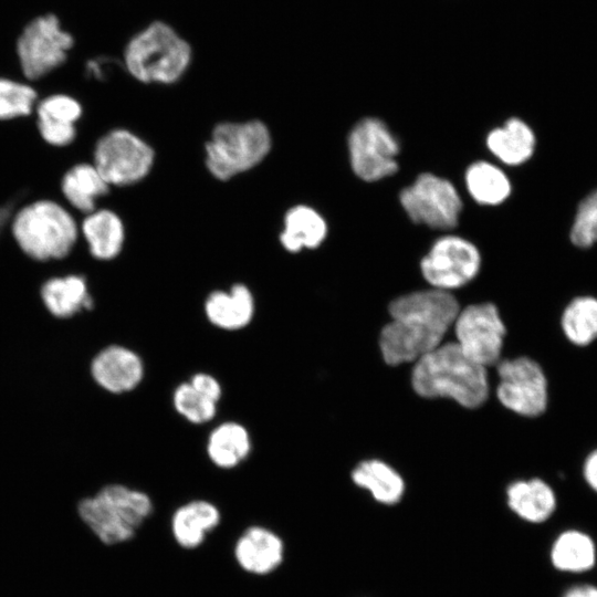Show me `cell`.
I'll use <instances>...</instances> for the list:
<instances>
[{
    "label": "cell",
    "instance_id": "cell-1",
    "mask_svg": "<svg viewBox=\"0 0 597 597\" xmlns=\"http://www.w3.org/2000/svg\"><path fill=\"white\" fill-rule=\"evenodd\" d=\"M459 311L450 292L433 287L397 297L389 304L391 321L380 332L384 360L395 366L432 352L442 344Z\"/></svg>",
    "mask_w": 597,
    "mask_h": 597
},
{
    "label": "cell",
    "instance_id": "cell-2",
    "mask_svg": "<svg viewBox=\"0 0 597 597\" xmlns=\"http://www.w3.org/2000/svg\"><path fill=\"white\" fill-rule=\"evenodd\" d=\"M78 219L62 201L38 198L14 211L9 234L28 259L39 263L59 262L80 242Z\"/></svg>",
    "mask_w": 597,
    "mask_h": 597
},
{
    "label": "cell",
    "instance_id": "cell-3",
    "mask_svg": "<svg viewBox=\"0 0 597 597\" xmlns=\"http://www.w3.org/2000/svg\"><path fill=\"white\" fill-rule=\"evenodd\" d=\"M411 385L421 397H447L465 408L480 407L489 396L486 368L470 359L457 343L441 344L416 360Z\"/></svg>",
    "mask_w": 597,
    "mask_h": 597
},
{
    "label": "cell",
    "instance_id": "cell-4",
    "mask_svg": "<svg viewBox=\"0 0 597 597\" xmlns=\"http://www.w3.org/2000/svg\"><path fill=\"white\" fill-rule=\"evenodd\" d=\"M191 61L190 43L160 20L135 32L122 51L124 70L144 84H175L186 74Z\"/></svg>",
    "mask_w": 597,
    "mask_h": 597
},
{
    "label": "cell",
    "instance_id": "cell-5",
    "mask_svg": "<svg viewBox=\"0 0 597 597\" xmlns=\"http://www.w3.org/2000/svg\"><path fill=\"white\" fill-rule=\"evenodd\" d=\"M151 510L146 493L119 482L104 484L76 505L80 520L105 546L132 540Z\"/></svg>",
    "mask_w": 597,
    "mask_h": 597
},
{
    "label": "cell",
    "instance_id": "cell-6",
    "mask_svg": "<svg viewBox=\"0 0 597 597\" xmlns=\"http://www.w3.org/2000/svg\"><path fill=\"white\" fill-rule=\"evenodd\" d=\"M271 148L272 135L264 122H221L205 144V165L213 178L227 181L261 164Z\"/></svg>",
    "mask_w": 597,
    "mask_h": 597
},
{
    "label": "cell",
    "instance_id": "cell-7",
    "mask_svg": "<svg viewBox=\"0 0 597 597\" xmlns=\"http://www.w3.org/2000/svg\"><path fill=\"white\" fill-rule=\"evenodd\" d=\"M75 45L59 17L44 13L31 19L15 40V55L21 77L36 84L61 69Z\"/></svg>",
    "mask_w": 597,
    "mask_h": 597
},
{
    "label": "cell",
    "instance_id": "cell-8",
    "mask_svg": "<svg viewBox=\"0 0 597 597\" xmlns=\"http://www.w3.org/2000/svg\"><path fill=\"white\" fill-rule=\"evenodd\" d=\"M154 148L125 127H112L95 140L91 161L111 188H125L144 180L155 164Z\"/></svg>",
    "mask_w": 597,
    "mask_h": 597
},
{
    "label": "cell",
    "instance_id": "cell-9",
    "mask_svg": "<svg viewBox=\"0 0 597 597\" xmlns=\"http://www.w3.org/2000/svg\"><path fill=\"white\" fill-rule=\"evenodd\" d=\"M399 200L415 223L438 230L454 228L462 209L455 187L430 172L419 175L412 185L404 188Z\"/></svg>",
    "mask_w": 597,
    "mask_h": 597
},
{
    "label": "cell",
    "instance_id": "cell-10",
    "mask_svg": "<svg viewBox=\"0 0 597 597\" xmlns=\"http://www.w3.org/2000/svg\"><path fill=\"white\" fill-rule=\"evenodd\" d=\"M496 395L509 410L524 417L542 415L548 404V381L541 365L525 356L496 364Z\"/></svg>",
    "mask_w": 597,
    "mask_h": 597
},
{
    "label": "cell",
    "instance_id": "cell-11",
    "mask_svg": "<svg viewBox=\"0 0 597 597\" xmlns=\"http://www.w3.org/2000/svg\"><path fill=\"white\" fill-rule=\"evenodd\" d=\"M348 150L354 172L365 181L383 179L398 169V142L378 118H363L353 127Z\"/></svg>",
    "mask_w": 597,
    "mask_h": 597
},
{
    "label": "cell",
    "instance_id": "cell-12",
    "mask_svg": "<svg viewBox=\"0 0 597 597\" xmlns=\"http://www.w3.org/2000/svg\"><path fill=\"white\" fill-rule=\"evenodd\" d=\"M453 325L455 343L470 359L485 368L500 362L506 329L494 304L467 306Z\"/></svg>",
    "mask_w": 597,
    "mask_h": 597
},
{
    "label": "cell",
    "instance_id": "cell-13",
    "mask_svg": "<svg viewBox=\"0 0 597 597\" xmlns=\"http://www.w3.org/2000/svg\"><path fill=\"white\" fill-rule=\"evenodd\" d=\"M480 265L481 255L472 242L458 235H444L433 242L420 262V270L433 289L449 292L470 282Z\"/></svg>",
    "mask_w": 597,
    "mask_h": 597
},
{
    "label": "cell",
    "instance_id": "cell-14",
    "mask_svg": "<svg viewBox=\"0 0 597 597\" xmlns=\"http://www.w3.org/2000/svg\"><path fill=\"white\" fill-rule=\"evenodd\" d=\"M88 373L102 391L121 396L134 391L142 384L145 364L133 348L121 343H109L92 357Z\"/></svg>",
    "mask_w": 597,
    "mask_h": 597
},
{
    "label": "cell",
    "instance_id": "cell-15",
    "mask_svg": "<svg viewBox=\"0 0 597 597\" xmlns=\"http://www.w3.org/2000/svg\"><path fill=\"white\" fill-rule=\"evenodd\" d=\"M83 115L84 107L75 96L55 92L39 98L33 119L40 138L46 145L66 148L76 142Z\"/></svg>",
    "mask_w": 597,
    "mask_h": 597
},
{
    "label": "cell",
    "instance_id": "cell-16",
    "mask_svg": "<svg viewBox=\"0 0 597 597\" xmlns=\"http://www.w3.org/2000/svg\"><path fill=\"white\" fill-rule=\"evenodd\" d=\"M78 224L81 241L94 261L107 263L122 254L126 241V227L117 211L100 206L80 217Z\"/></svg>",
    "mask_w": 597,
    "mask_h": 597
},
{
    "label": "cell",
    "instance_id": "cell-17",
    "mask_svg": "<svg viewBox=\"0 0 597 597\" xmlns=\"http://www.w3.org/2000/svg\"><path fill=\"white\" fill-rule=\"evenodd\" d=\"M40 298L46 312L56 320H70L95 307L87 277L75 272L48 277L41 284Z\"/></svg>",
    "mask_w": 597,
    "mask_h": 597
},
{
    "label": "cell",
    "instance_id": "cell-18",
    "mask_svg": "<svg viewBox=\"0 0 597 597\" xmlns=\"http://www.w3.org/2000/svg\"><path fill=\"white\" fill-rule=\"evenodd\" d=\"M111 190L91 160L72 165L60 180L61 201L78 218L100 207Z\"/></svg>",
    "mask_w": 597,
    "mask_h": 597
},
{
    "label": "cell",
    "instance_id": "cell-19",
    "mask_svg": "<svg viewBox=\"0 0 597 597\" xmlns=\"http://www.w3.org/2000/svg\"><path fill=\"white\" fill-rule=\"evenodd\" d=\"M208 322L214 327L235 332L245 328L255 314V300L250 287L234 283L228 291L214 290L203 303Z\"/></svg>",
    "mask_w": 597,
    "mask_h": 597
},
{
    "label": "cell",
    "instance_id": "cell-20",
    "mask_svg": "<svg viewBox=\"0 0 597 597\" xmlns=\"http://www.w3.org/2000/svg\"><path fill=\"white\" fill-rule=\"evenodd\" d=\"M506 502L515 515L532 524L546 522L557 507L554 489L540 478L512 482L506 489Z\"/></svg>",
    "mask_w": 597,
    "mask_h": 597
},
{
    "label": "cell",
    "instance_id": "cell-21",
    "mask_svg": "<svg viewBox=\"0 0 597 597\" xmlns=\"http://www.w3.org/2000/svg\"><path fill=\"white\" fill-rule=\"evenodd\" d=\"M283 549V543L277 535L266 528L253 526L239 538L234 554L244 570L266 574L281 564Z\"/></svg>",
    "mask_w": 597,
    "mask_h": 597
},
{
    "label": "cell",
    "instance_id": "cell-22",
    "mask_svg": "<svg viewBox=\"0 0 597 597\" xmlns=\"http://www.w3.org/2000/svg\"><path fill=\"white\" fill-rule=\"evenodd\" d=\"M327 235V223L323 216L306 205L291 207L284 214L279 240L291 253L304 249H316Z\"/></svg>",
    "mask_w": 597,
    "mask_h": 597
},
{
    "label": "cell",
    "instance_id": "cell-23",
    "mask_svg": "<svg viewBox=\"0 0 597 597\" xmlns=\"http://www.w3.org/2000/svg\"><path fill=\"white\" fill-rule=\"evenodd\" d=\"M549 561L558 572L586 573L597 562L596 543L588 533L582 530H565L553 541L549 548Z\"/></svg>",
    "mask_w": 597,
    "mask_h": 597
},
{
    "label": "cell",
    "instance_id": "cell-24",
    "mask_svg": "<svg viewBox=\"0 0 597 597\" xmlns=\"http://www.w3.org/2000/svg\"><path fill=\"white\" fill-rule=\"evenodd\" d=\"M252 440L249 430L238 421H223L209 433L206 452L220 469H233L250 454Z\"/></svg>",
    "mask_w": 597,
    "mask_h": 597
},
{
    "label": "cell",
    "instance_id": "cell-25",
    "mask_svg": "<svg viewBox=\"0 0 597 597\" xmlns=\"http://www.w3.org/2000/svg\"><path fill=\"white\" fill-rule=\"evenodd\" d=\"M220 513L210 502L191 501L180 506L171 520L172 533L176 541L186 548L200 545L206 533L218 525Z\"/></svg>",
    "mask_w": 597,
    "mask_h": 597
},
{
    "label": "cell",
    "instance_id": "cell-26",
    "mask_svg": "<svg viewBox=\"0 0 597 597\" xmlns=\"http://www.w3.org/2000/svg\"><path fill=\"white\" fill-rule=\"evenodd\" d=\"M486 145L498 159L514 166L526 161L532 156L535 136L523 121L513 117L503 126L489 133Z\"/></svg>",
    "mask_w": 597,
    "mask_h": 597
},
{
    "label": "cell",
    "instance_id": "cell-27",
    "mask_svg": "<svg viewBox=\"0 0 597 597\" xmlns=\"http://www.w3.org/2000/svg\"><path fill=\"white\" fill-rule=\"evenodd\" d=\"M353 482L368 490L373 498L386 505L400 501L405 492V482L389 464L370 459L362 461L352 472Z\"/></svg>",
    "mask_w": 597,
    "mask_h": 597
},
{
    "label": "cell",
    "instance_id": "cell-28",
    "mask_svg": "<svg viewBox=\"0 0 597 597\" xmlns=\"http://www.w3.org/2000/svg\"><path fill=\"white\" fill-rule=\"evenodd\" d=\"M561 328L575 346L585 347L597 341V298L589 295L573 298L562 313Z\"/></svg>",
    "mask_w": 597,
    "mask_h": 597
},
{
    "label": "cell",
    "instance_id": "cell-29",
    "mask_svg": "<svg viewBox=\"0 0 597 597\" xmlns=\"http://www.w3.org/2000/svg\"><path fill=\"white\" fill-rule=\"evenodd\" d=\"M465 185L471 197L481 205L495 206L503 202L511 192L506 175L488 161H475L465 171Z\"/></svg>",
    "mask_w": 597,
    "mask_h": 597
},
{
    "label": "cell",
    "instance_id": "cell-30",
    "mask_svg": "<svg viewBox=\"0 0 597 597\" xmlns=\"http://www.w3.org/2000/svg\"><path fill=\"white\" fill-rule=\"evenodd\" d=\"M39 98L40 94L32 83L0 75V122L32 117Z\"/></svg>",
    "mask_w": 597,
    "mask_h": 597
},
{
    "label": "cell",
    "instance_id": "cell-31",
    "mask_svg": "<svg viewBox=\"0 0 597 597\" xmlns=\"http://www.w3.org/2000/svg\"><path fill=\"white\" fill-rule=\"evenodd\" d=\"M175 411L192 425L210 422L217 415V402L198 392L189 381L179 384L171 397Z\"/></svg>",
    "mask_w": 597,
    "mask_h": 597
},
{
    "label": "cell",
    "instance_id": "cell-32",
    "mask_svg": "<svg viewBox=\"0 0 597 597\" xmlns=\"http://www.w3.org/2000/svg\"><path fill=\"white\" fill-rule=\"evenodd\" d=\"M570 240L579 248H588L597 242V190L578 206L570 230Z\"/></svg>",
    "mask_w": 597,
    "mask_h": 597
},
{
    "label": "cell",
    "instance_id": "cell-33",
    "mask_svg": "<svg viewBox=\"0 0 597 597\" xmlns=\"http://www.w3.org/2000/svg\"><path fill=\"white\" fill-rule=\"evenodd\" d=\"M189 384L198 392L217 404L222 397V386L211 374L205 371L196 373L190 377Z\"/></svg>",
    "mask_w": 597,
    "mask_h": 597
},
{
    "label": "cell",
    "instance_id": "cell-34",
    "mask_svg": "<svg viewBox=\"0 0 597 597\" xmlns=\"http://www.w3.org/2000/svg\"><path fill=\"white\" fill-rule=\"evenodd\" d=\"M583 476L590 490L597 493V448L590 451L585 458Z\"/></svg>",
    "mask_w": 597,
    "mask_h": 597
},
{
    "label": "cell",
    "instance_id": "cell-35",
    "mask_svg": "<svg viewBox=\"0 0 597 597\" xmlns=\"http://www.w3.org/2000/svg\"><path fill=\"white\" fill-rule=\"evenodd\" d=\"M559 597H597V586L582 583L566 588Z\"/></svg>",
    "mask_w": 597,
    "mask_h": 597
}]
</instances>
